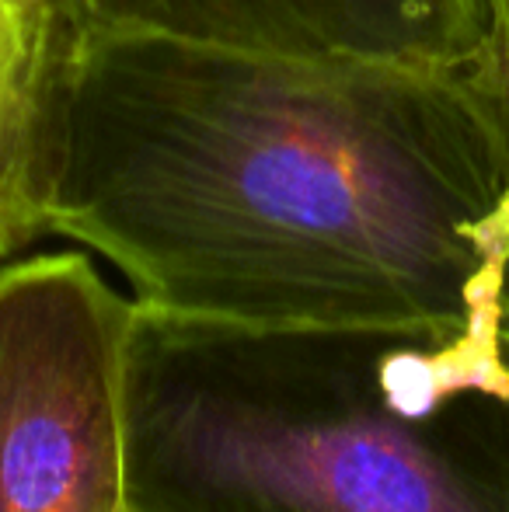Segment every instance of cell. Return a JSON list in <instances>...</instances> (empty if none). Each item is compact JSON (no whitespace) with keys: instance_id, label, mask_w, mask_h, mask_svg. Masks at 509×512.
<instances>
[{"instance_id":"6da1fadb","label":"cell","mask_w":509,"mask_h":512,"mask_svg":"<svg viewBox=\"0 0 509 512\" xmlns=\"http://www.w3.org/2000/svg\"><path fill=\"white\" fill-rule=\"evenodd\" d=\"M28 182L42 234L109 258L157 317L509 324V126L478 63L234 53L56 11Z\"/></svg>"},{"instance_id":"7a4b0ae2","label":"cell","mask_w":509,"mask_h":512,"mask_svg":"<svg viewBox=\"0 0 509 512\" xmlns=\"http://www.w3.org/2000/svg\"><path fill=\"white\" fill-rule=\"evenodd\" d=\"M129 512H509V324L245 331L136 307Z\"/></svg>"},{"instance_id":"3957f363","label":"cell","mask_w":509,"mask_h":512,"mask_svg":"<svg viewBox=\"0 0 509 512\" xmlns=\"http://www.w3.org/2000/svg\"><path fill=\"white\" fill-rule=\"evenodd\" d=\"M133 324L88 255L0 269V512H129Z\"/></svg>"},{"instance_id":"277c9868","label":"cell","mask_w":509,"mask_h":512,"mask_svg":"<svg viewBox=\"0 0 509 512\" xmlns=\"http://www.w3.org/2000/svg\"><path fill=\"white\" fill-rule=\"evenodd\" d=\"M77 25L300 56L475 67L489 53L482 0H53Z\"/></svg>"},{"instance_id":"5b68a950","label":"cell","mask_w":509,"mask_h":512,"mask_svg":"<svg viewBox=\"0 0 509 512\" xmlns=\"http://www.w3.org/2000/svg\"><path fill=\"white\" fill-rule=\"evenodd\" d=\"M53 18V4H46L35 21L0 32V258L18 255L42 237L28 182V126Z\"/></svg>"},{"instance_id":"8992f818","label":"cell","mask_w":509,"mask_h":512,"mask_svg":"<svg viewBox=\"0 0 509 512\" xmlns=\"http://www.w3.org/2000/svg\"><path fill=\"white\" fill-rule=\"evenodd\" d=\"M478 67H482V74L489 77L492 91L499 95V105H503L506 126H509V28H506L503 39L492 42L489 53H485V60L478 63Z\"/></svg>"},{"instance_id":"52a82bcc","label":"cell","mask_w":509,"mask_h":512,"mask_svg":"<svg viewBox=\"0 0 509 512\" xmlns=\"http://www.w3.org/2000/svg\"><path fill=\"white\" fill-rule=\"evenodd\" d=\"M35 4H39V0H0V18H11V14H21Z\"/></svg>"}]
</instances>
